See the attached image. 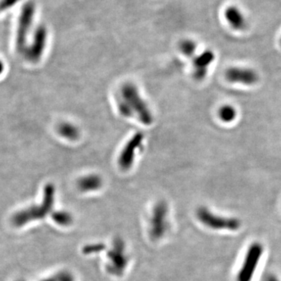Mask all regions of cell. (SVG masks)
I'll return each instance as SVG.
<instances>
[{"mask_svg":"<svg viewBox=\"0 0 281 281\" xmlns=\"http://www.w3.org/2000/svg\"><path fill=\"white\" fill-rule=\"evenodd\" d=\"M108 257L110 261V264L107 266L109 273L120 276L124 273L127 264V259L124 255V244L121 239L114 241L113 248L109 252Z\"/></svg>","mask_w":281,"mask_h":281,"instance_id":"7","label":"cell"},{"mask_svg":"<svg viewBox=\"0 0 281 281\" xmlns=\"http://www.w3.org/2000/svg\"><path fill=\"white\" fill-rule=\"evenodd\" d=\"M215 60V54L211 50H206L193 60V76L197 81H202L207 76L209 67Z\"/></svg>","mask_w":281,"mask_h":281,"instance_id":"10","label":"cell"},{"mask_svg":"<svg viewBox=\"0 0 281 281\" xmlns=\"http://www.w3.org/2000/svg\"><path fill=\"white\" fill-rule=\"evenodd\" d=\"M120 98L128 106L134 117L146 125H150L153 121V116L148 105L140 97L137 87L132 83H126L122 86Z\"/></svg>","mask_w":281,"mask_h":281,"instance_id":"1","label":"cell"},{"mask_svg":"<svg viewBox=\"0 0 281 281\" xmlns=\"http://www.w3.org/2000/svg\"><path fill=\"white\" fill-rule=\"evenodd\" d=\"M43 281H58L57 280V278H51V279H45V280Z\"/></svg>","mask_w":281,"mask_h":281,"instance_id":"22","label":"cell"},{"mask_svg":"<svg viewBox=\"0 0 281 281\" xmlns=\"http://www.w3.org/2000/svg\"><path fill=\"white\" fill-rule=\"evenodd\" d=\"M20 281H22V280H20Z\"/></svg>","mask_w":281,"mask_h":281,"instance_id":"24","label":"cell"},{"mask_svg":"<svg viewBox=\"0 0 281 281\" xmlns=\"http://www.w3.org/2000/svg\"><path fill=\"white\" fill-rule=\"evenodd\" d=\"M263 253V248L259 243H253L249 247L242 268L238 274V281H251Z\"/></svg>","mask_w":281,"mask_h":281,"instance_id":"5","label":"cell"},{"mask_svg":"<svg viewBox=\"0 0 281 281\" xmlns=\"http://www.w3.org/2000/svg\"><path fill=\"white\" fill-rule=\"evenodd\" d=\"M225 78L232 84L252 87L257 84L259 76L256 70L250 67L233 66L226 70Z\"/></svg>","mask_w":281,"mask_h":281,"instance_id":"4","label":"cell"},{"mask_svg":"<svg viewBox=\"0 0 281 281\" xmlns=\"http://www.w3.org/2000/svg\"><path fill=\"white\" fill-rule=\"evenodd\" d=\"M3 69H4V67H3L2 63L0 62V73L2 72Z\"/></svg>","mask_w":281,"mask_h":281,"instance_id":"23","label":"cell"},{"mask_svg":"<svg viewBox=\"0 0 281 281\" xmlns=\"http://www.w3.org/2000/svg\"><path fill=\"white\" fill-rule=\"evenodd\" d=\"M59 132L63 137L69 140H77L80 136V130L74 124L70 123H63L59 127Z\"/></svg>","mask_w":281,"mask_h":281,"instance_id":"15","label":"cell"},{"mask_svg":"<svg viewBox=\"0 0 281 281\" xmlns=\"http://www.w3.org/2000/svg\"><path fill=\"white\" fill-rule=\"evenodd\" d=\"M78 189L81 192H93L101 189L103 186V179L96 174L87 175L79 179L77 182Z\"/></svg>","mask_w":281,"mask_h":281,"instance_id":"13","label":"cell"},{"mask_svg":"<svg viewBox=\"0 0 281 281\" xmlns=\"http://www.w3.org/2000/svg\"><path fill=\"white\" fill-rule=\"evenodd\" d=\"M167 206L164 202H160L155 206L151 219V229L150 233L153 239L158 240L166 233L167 229L166 223Z\"/></svg>","mask_w":281,"mask_h":281,"instance_id":"9","label":"cell"},{"mask_svg":"<svg viewBox=\"0 0 281 281\" xmlns=\"http://www.w3.org/2000/svg\"><path fill=\"white\" fill-rule=\"evenodd\" d=\"M197 216L203 224L214 230H236L241 226L239 219L216 216L204 207L198 209Z\"/></svg>","mask_w":281,"mask_h":281,"instance_id":"3","label":"cell"},{"mask_svg":"<svg viewBox=\"0 0 281 281\" xmlns=\"http://www.w3.org/2000/svg\"><path fill=\"white\" fill-rule=\"evenodd\" d=\"M105 245L103 244H96V245H87L83 249V252L86 255L87 254L97 253L104 250Z\"/></svg>","mask_w":281,"mask_h":281,"instance_id":"18","label":"cell"},{"mask_svg":"<svg viewBox=\"0 0 281 281\" xmlns=\"http://www.w3.org/2000/svg\"><path fill=\"white\" fill-rule=\"evenodd\" d=\"M58 281H74L72 276L67 273H63L57 277Z\"/></svg>","mask_w":281,"mask_h":281,"instance_id":"20","label":"cell"},{"mask_svg":"<svg viewBox=\"0 0 281 281\" xmlns=\"http://www.w3.org/2000/svg\"><path fill=\"white\" fill-rule=\"evenodd\" d=\"M218 118L223 124H232L238 118L239 112L236 107L231 104H223L217 112Z\"/></svg>","mask_w":281,"mask_h":281,"instance_id":"14","label":"cell"},{"mask_svg":"<svg viewBox=\"0 0 281 281\" xmlns=\"http://www.w3.org/2000/svg\"><path fill=\"white\" fill-rule=\"evenodd\" d=\"M264 281H279L276 279V276H273V275H267V276L265 277Z\"/></svg>","mask_w":281,"mask_h":281,"instance_id":"21","label":"cell"},{"mask_svg":"<svg viewBox=\"0 0 281 281\" xmlns=\"http://www.w3.org/2000/svg\"><path fill=\"white\" fill-rule=\"evenodd\" d=\"M224 16L226 22L235 31H244L247 27V21L245 14L236 6L227 7L225 11Z\"/></svg>","mask_w":281,"mask_h":281,"instance_id":"12","label":"cell"},{"mask_svg":"<svg viewBox=\"0 0 281 281\" xmlns=\"http://www.w3.org/2000/svg\"><path fill=\"white\" fill-rule=\"evenodd\" d=\"M53 219L60 226H69L72 223L73 218L70 213L65 211H58L53 214Z\"/></svg>","mask_w":281,"mask_h":281,"instance_id":"16","label":"cell"},{"mask_svg":"<svg viewBox=\"0 0 281 281\" xmlns=\"http://www.w3.org/2000/svg\"><path fill=\"white\" fill-rule=\"evenodd\" d=\"M34 13L35 6L32 2L26 3L21 10L17 33V48L21 51L25 48L27 36L34 20Z\"/></svg>","mask_w":281,"mask_h":281,"instance_id":"6","label":"cell"},{"mask_svg":"<svg viewBox=\"0 0 281 281\" xmlns=\"http://www.w3.org/2000/svg\"><path fill=\"white\" fill-rule=\"evenodd\" d=\"M54 194L55 189L52 184H49L45 189V199L42 204L38 207H33L28 210H24L20 213H17L14 216L13 223L15 226H23L24 223H28L34 219H40L45 217L53 208L54 203Z\"/></svg>","mask_w":281,"mask_h":281,"instance_id":"2","label":"cell"},{"mask_svg":"<svg viewBox=\"0 0 281 281\" xmlns=\"http://www.w3.org/2000/svg\"><path fill=\"white\" fill-rule=\"evenodd\" d=\"M47 39V30L44 26H39L34 33L32 45L28 51V57L33 61L39 60L45 50Z\"/></svg>","mask_w":281,"mask_h":281,"instance_id":"11","label":"cell"},{"mask_svg":"<svg viewBox=\"0 0 281 281\" xmlns=\"http://www.w3.org/2000/svg\"><path fill=\"white\" fill-rule=\"evenodd\" d=\"M143 140L144 135L143 133L138 132L127 142L119 157L118 163L122 170H129L133 166L136 153L143 144Z\"/></svg>","mask_w":281,"mask_h":281,"instance_id":"8","label":"cell"},{"mask_svg":"<svg viewBox=\"0 0 281 281\" xmlns=\"http://www.w3.org/2000/svg\"><path fill=\"white\" fill-rule=\"evenodd\" d=\"M20 1L21 0H0V12L11 8Z\"/></svg>","mask_w":281,"mask_h":281,"instance_id":"19","label":"cell"},{"mask_svg":"<svg viewBox=\"0 0 281 281\" xmlns=\"http://www.w3.org/2000/svg\"><path fill=\"white\" fill-rule=\"evenodd\" d=\"M180 51L189 57H193L197 50V44L192 39H185L180 44Z\"/></svg>","mask_w":281,"mask_h":281,"instance_id":"17","label":"cell"}]
</instances>
